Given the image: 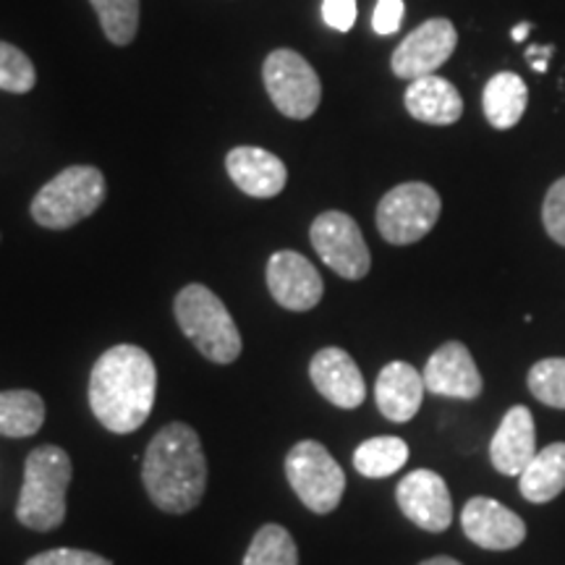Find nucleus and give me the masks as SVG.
<instances>
[{
    "mask_svg": "<svg viewBox=\"0 0 565 565\" xmlns=\"http://www.w3.org/2000/svg\"><path fill=\"white\" fill-rule=\"evenodd\" d=\"M158 393V370L145 349L113 345L89 374V408L108 433L129 435L145 427Z\"/></svg>",
    "mask_w": 565,
    "mask_h": 565,
    "instance_id": "obj_1",
    "label": "nucleus"
},
{
    "mask_svg": "<svg viewBox=\"0 0 565 565\" xmlns=\"http://www.w3.org/2000/svg\"><path fill=\"white\" fill-rule=\"evenodd\" d=\"M141 482L154 508L181 515L194 511L207 490V458L194 427L173 422L147 445Z\"/></svg>",
    "mask_w": 565,
    "mask_h": 565,
    "instance_id": "obj_2",
    "label": "nucleus"
},
{
    "mask_svg": "<svg viewBox=\"0 0 565 565\" xmlns=\"http://www.w3.org/2000/svg\"><path fill=\"white\" fill-rule=\"evenodd\" d=\"M74 477L71 458L58 445H40L26 456L17 519L32 532H53L66 519V492Z\"/></svg>",
    "mask_w": 565,
    "mask_h": 565,
    "instance_id": "obj_3",
    "label": "nucleus"
},
{
    "mask_svg": "<svg viewBox=\"0 0 565 565\" xmlns=\"http://www.w3.org/2000/svg\"><path fill=\"white\" fill-rule=\"evenodd\" d=\"M173 315L181 333L192 341L204 359L233 364L242 353V333L225 303L202 282L181 288L173 301Z\"/></svg>",
    "mask_w": 565,
    "mask_h": 565,
    "instance_id": "obj_4",
    "label": "nucleus"
},
{
    "mask_svg": "<svg viewBox=\"0 0 565 565\" xmlns=\"http://www.w3.org/2000/svg\"><path fill=\"white\" fill-rule=\"evenodd\" d=\"M105 202V175L95 166H71L40 189L32 217L42 228L66 231L87 221Z\"/></svg>",
    "mask_w": 565,
    "mask_h": 565,
    "instance_id": "obj_5",
    "label": "nucleus"
},
{
    "mask_svg": "<svg viewBox=\"0 0 565 565\" xmlns=\"http://www.w3.org/2000/svg\"><path fill=\"white\" fill-rule=\"evenodd\" d=\"M286 477L296 498L317 515L333 513L345 492V475L324 445L296 443L286 456Z\"/></svg>",
    "mask_w": 565,
    "mask_h": 565,
    "instance_id": "obj_6",
    "label": "nucleus"
},
{
    "mask_svg": "<svg viewBox=\"0 0 565 565\" xmlns=\"http://www.w3.org/2000/svg\"><path fill=\"white\" fill-rule=\"evenodd\" d=\"M440 212V194L429 183H401L377 204V231L393 246L416 244L435 228Z\"/></svg>",
    "mask_w": 565,
    "mask_h": 565,
    "instance_id": "obj_7",
    "label": "nucleus"
},
{
    "mask_svg": "<svg viewBox=\"0 0 565 565\" xmlns=\"http://www.w3.org/2000/svg\"><path fill=\"white\" fill-rule=\"evenodd\" d=\"M265 89L275 108L294 121H307L315 116L322 100V84L317 71L303 55L288 47L273 51L263 66Z\"/></svg>",
    "mask_w": 565,
    "mask_h": 565,
    "instance_id": "obj_8",
    "label": "nucleus"
},
{
    "mask_svg": "<svg viewBox=\"0 0 565 565\" xmlns=\"http://www.w3.org/2000/svg\"><path fill=\"white\" fill-rule=\"evenodd\" d=\"M315 252L335 275L345 280H362L366 278L372 267V254L366 246L362 228L351 215L338 210L322 212L320 217L309 228Z\"/></svg>",
    "mask_w": 565,
    "mask_h": 565,
    "instance_id": "obj_9",
    "label": "nucleus"
},
{
    "mask_svg": "<svg viewBox=\"0 0 565 565\" xmlns=\"http://www.w3.org/2000/svg\"><path fill=\"white\" fill-rule=\"evenodd\" d=\"M456 45L458 32L448 19H427L424 24L416 26L398 47H395L391 58L393 74L406 82L422 79V76H433L435 71L454 55Z\"/></svg>",
    "mask_w": 565,
    "mask_h": 565,
    "instance_id": "obj_10",
    "label": "nucleus"
},
{
    "mask_svg": "<svg viewBox=\"0 0 565 565\" xmlns=\"http://www.w3.org/2000/svg\"><path fill=\"white\" fill-rule=\"evenodd\" d=\"M398 508L412 524L424 532L440 534L454 524V500L440 475L429 469H416L404 477L395 490Z\"/></svg>",
    "mask_w": 565,
    "mask_h": 565,
    "instance_id": "obj_11",
    "label": "nucleus"
},
{
    "mask_svg": "<svg viewBox=\"0 0 565 565\" xmlns=\"http://www.w3.org/2000/svg\"><path fill=\"white\" fill-rule=\"evenodd\" d=\"M267 288L288 312H309L322 301L324 282L317 267L299 252H275L267 263Z\"/></svg>",
    "mask_w": 565,
    "mask_h": 565,
    "instance_id": "obj_12",
    "label": "nucleus"
},
{
    "mask_svg": "<svg viewBox=\"0 0 565 565\" xmlns=\"http://www.w3.org/2000/svg\"><path fill=\"white\" fill-rule=\"evenodd\" d=\"M424 387L443 398L475 401L482 393V374H479L475 356L463 343L448 341L429 356L422 372Z\"/></svg>",
    "mask_w": 565,
    "mask_h": 565,
    "instance_id": "obj_13",
    "label": "nucleus"
},
{
    "mask_svg": "<svg viewBox=\"0 0 565 565\" xmlns=\"http://www.w3.org/2000/svg\"><path fill=\"white\" fill-rule=\"evenodd\" d=\"M463 534L482 550H513L526 540V524L492 498H471L461 513Z\"/></svg>",
    "mask_w": 565,
    "mask_h": 565,
    "instance_id": "obj_14",
    "label": "nucleus"
},
{
    "mask_svg": "<svg viewBox=\"0 0 565 565\" xmlns=\"http://www.w3.org/2000/svg\"><path fill=\"white\" fill-rule=\"evenodd\" d=\"M309 377H312L317 393L338 408H359L364 404V377L349 351L335 349V345L317 351L309 364Z\"/></svg>",
    "mask_w": 565,
    "mask_h": 565,
    "instance_id": "obj_15",
    "label": "nucleus"
},
{
    "mask_svg": "<svg viewBox=\"0 0 565 565\" xmlns=\"http://www.w3.org/2000/svg\"><path fill=\"white\" fill-rule=\"evenodd\" d=\"M225 171L244 194L257 200L278 196L288 183L286 162L263 147H233L225 154Z\"/></svg>",
    "mask_w": 565,
    "mask_h": 565,
    "instance_id": "obj_16",
    "label": "nucleus"
},
{
    "mask_svg": "<svg viewBox=\"0 0 565 565\" xmlns=\"http://www.w3.org/2000/svg\"><path fill=\"white\" fill-rule=\"evenodd\" d=\"M536 456L534 416L526 406L508 408L498 433L490 443V461L500 475L521 477L529 461Z\"/></svg>",
    "mask_w": 565,
    "mask_h": 565,
    "instance_id": "obj_17",
    "label": "nucleus"
},
{
    "mask_svg": "<svg viewBox=\"0 0 565 565\" xmlns=\"http://www.w3.org/2000/svg\"><path fill=\"white\" fill-rule=\"evenodd\" d=\"M424 377L406 362H391L383 366L374 383V401L385 419L404 424L419 414L424 401Z\"/></svg>",
    "mask_w": 565,
    "mask_h": 565,
    "instance_id": "obj_18",
    "label": "nucleus"
},
{
    "mask_svg": "<svg viewBox=\"0 0 565 565\" xmlns=\"http://www.w3.org/2000/svg\"><path fill=\"white\" fill-rule=\"evenodd\" d=\"M404 105L408 116L429 126H450L463 116V100L458 89L437 74L408 84Z\"/></svg>",
    "mask_w": 565,
    "mask_h": 565,
    "instance_id": "obj_19",
    "label": "nucleus"
},
{
    "mask_svg": "<svg viewBox=\"0 0 565 565\" xmlns=\"http://www.w3.org/2000/svg\"><path fill=\"white\" fill-rule=\"evenodd\" d=\"M529 103V89L526 82L521 79L513 71H503V74H494L487 82L484 95H482V108L490 126L505 131L513 129L515 124L524 118Z\"/></svg>",
    "mask_w": 565,
    "mask_h": 565,
    "instance_id": "obj_20",
    "label": "nucleus"
},
{
    "mask_svg": "<svg viewBox=\"0 0 565 565\" xmlns=\"http://www.w3.org/2000/svg\"><path fill=\"white\" fill-rule=\"evenodd\" d=\"M519 490L529 503H550L565 490V443H553L521 471Z\"/></svg>",
    "mask_w": 565,
    "mask_h": 565,
    "instance_id": "obj_21",
    "label": "nucleus"
},
{
    "mask_svg": "<svg viewBox=\"0 0 565 565\" xmlns=\"http://www.w3.org/2000/svg\"><path fill=\"white\" fill-rule=\"evenodd\" d=\"M45 424V404L34 391H6L0 393V435L3 437H32Z\"/></svg>",
    "mask_w": 565,
    "mask_h": 565,
    "instance_id": "obj_22",
    "label": "nucleus"
},
{
    "mask_svg": "<svg viewBox=\"0 0 565 565\" xmlns=\"http://www.w3.org/2000/svg\"><path fill=\"white\" fill-rule=\"evenodd\" d=\"M408 461V445L401 437L383 435L364 440L353 450V469L366 479H383L404 469Z\"/></svg>",
    "mask_w": 565,
    "mask_h": 565,
    "instance_id": "obj_23",
    "label": "nucleus"
},
{
    "mask_svg": "<svg viewBox=\"0 0 565 565\" xmlns=\"http://www.w3.org/2000/svg\"><path fill=\"white\" fill-rule=\"evenodd\" d=\"M242 565H299V547L280 524H265L254 534Z\"/></svg>",
    "mask_w": 565,
    "mask_h": 565,
    "instance_id": "obj_24",
    "label": "nucleus"
},
{
    "mask_svg": "<svg viewBox=\"0 0 565 565\" xmlns=\"http://www.w3.org/2000/svg\"><path fill=\"white\" fill-rule=\"evenodd\" d=\"M97 11L105 38L113 45L124 47L137 38L139 30V0H89Z\"/></svg>",
    "mask_w": 565,
    "mask_h": 565,
    "instance_id": "obj_25",
    "label": "nucleus"
},
{
    "mask_svg": "<svg viewBox=\"0 0 565 565\" xmlns=\"http://www.w3.org/2000/svg\"><path fill=\"white\" fill-rule=\"evenodd\" d=\"M529 391L540 404L565 412V356L542 359L529 370Z\"/></svg>",
    "mask_w": 565,
    "mask_h": 565,
    "instance_id": "obj_26",
    "label": "nucleus"
},
{
    "mask_svg": "<svg viewBox=\"0 0 565 565\" xmlns=\"http://www.w3.org/2000/svg\"><path fill=\"white\" fill-rule=\"evenodd\" d=\"M38 84V71L24 51L0 40V89L13 95H26Z\"/></svg>",
    "mask_w": 565,
    "mask_h": 565,
    "instance_id": "obj_27",
    "label": "nucleus"
},
{
    "mask_svg": "<svg viewBox=\"0 0 565 565\" xmlns=\"http://www.w3.org/2000/svg\"><path fill=\"white\" fill-rule=\"evenodd\" d=\"M542 223L555 244L565 246V175L557 179L542 204Z\"/></svg>",
    "mask_w": 565,
    "mask_h": 565,
    "instance_id": "obj_28",
    "label": "nucleus"
},
{
    "mask_svg": "<svg viewBox=\"0 0 565 565\" xmlns=\"http://www.w3.org/2000/svg\"><path fill=\"white\" fill-rule=\"evenodd\" d=\"M24 565H113L108 557L89 553V550H74V547H61V550H47L26 561Z\"/></svg>",
    "mask_w": 565,
    "mask_h": 565,
    "instance_id": "obj_29",
    "label": "nucleus"
},
{
    "mask_svg": "<svg viewBox=\"0 0 565 565\" xmlns=\"http://www.w3.org/2000/svg\"><path fill=\"white\" fill-rule=\"evenodd\" d=\"M404 0H377L372 13V30L380 34V38H387V34H395L401 30V21H404Z\"/></svg>",
    "mask_w": 565,
    "mask_h": 565,
    "instance_id": "obj_30",
    "label": "nucleus"
},
{
    "mask_svg": "<svg viewBox=\"0 0 565 565\" xmlns=\"http://www.w3.org/2000/svg\"><path fill=\"white\" fill-rule=\"evenodd\" d=\"M322 19L330 30L349 32L356 24V0H324Z\"/></svg>",
    "mask_w": 565,
    "mask_h": 565,
    "instance_id": "obj_31",
    "label": "nucleus"
},
{
    "mask_svg": "<svg viewBox=\"0 0 565 565\" xmlns=\"http://www.w3.org/2000/svg\"><path fill=\"white\" fill-rule=\"evenodd\" d=\"M553 53H555L553 45H545V47L532 45L526 51V58L532 61V68L536 71V74H545L547 66H550V58H553Z\"/></svg>",
    "mask_w": 565,
    "mask_h": 565,
    "instance_id": "obj_32",
    "label": "nucleus"
},
{
    "mask_svg": "<svg viewBox=\"0 0 565 565\" xmlns=\"http://www.w3.org/2000/svg\"><path fill=\"white\" fill-rule=\"evenodd\" d=\"M529 32H532V24H529V21H521L519 26H513V40H515V42L526 40Z\"/></svg>",
    "mask_w": 565,
    "mask_h": 565,
    "instance_id": "obj_33",
    "label": "nucleus"
},
{
    "mask_svg": "<svg viewBox=\"0 0 565 565\" xmlns=\"http://www.w3.org/2000/svg\"><path fill=\"white\" fill-rule=\"evenodd\" d=\"M419 565H461L454 557H445V555H437V557H429V561H424Z\"/></svg>",
    "mask_w": 565,
    "mask_h": 565,
    "instance_id": "obj_34",
    "label": "nucleus"
}]
</instances>
